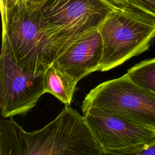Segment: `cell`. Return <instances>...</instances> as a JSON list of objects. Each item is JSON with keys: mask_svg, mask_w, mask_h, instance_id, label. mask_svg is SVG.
I'll use <instances>...</instances> for the list:
<instances>
[{"mask_svg": "<svg viewBox=\"0 0 155 155\" xmlns=\"http://www.w3.org/2000/svg\"><path fill=\"white\" fill-rule=\"evenodd\" d=\"M1 155H102L84 116L69 105L48 124L27 132L12 117L1 120Z\"/></svg>", "mask_w": 155, "mask_h": 155, "instance_id": "1", "label": "cell"}, {"mask_svg": "<svg viewBox=\"0 0 155 155\" xmlns=\"http://www.w3.org/2000/svg\"><path fill=\"white\" fill-rule=\"evenodd\" d=\"M40 7L19 0L2 18V38L7 40L16 63L34 76L44 74L66 47Z\"/></svg>", "mask_w": 155, "mask_h": 155, "instance_id": "2", "label": "cell"}, {"mask_svg": "<svg viewBox=\"0 0 155 155\" xmlns=\"http://www.w3.org/2000/svg\"><path fill=\"white\" fill-rule=\"evenodd\" d=\"M99 30L103 50L98 71H105L149 49L155 38V17L125 4L111 12Z\"/></svg>", "mask_w": 155, "mask_h": 155, "instance_id": "3", "label": "cell"}, {"mask_svg": "<svg viewBox=\"0 0 155 155\" xmlns=\"http://www.w3.org/2000/svg\"><path fill=\"white\" fill-rule=\"evenodd\" d=\"M90 108L155 130V94L134 83L127 74L92 89L82 105V111Z\"/></svg>", "mask_w": 155, "mask_h": 155, "instance_id": "4", "label": "cell"}, {"mask_svg": "<svg viewBox=\"0 0 155 155\" xmlns=\"http://www.w3.org/2000/svg\"><path fill=\"white\" fill-rule=\"evenodd\" d=\"M117 7L109 0H47L40 7L56 36L67 47L98 29Z\"/></svg>", "mask_w": 155, "mask_h": 155, "instance_id": "5", "label": "cell"}, {"mask_svg": "<svg viewBox=\"0 0 155 155\" xmlns=\"http://www.w3.org/2000/svg\"><path fill=\"white\" fill-rule=\"evenodd\" d=\"M43 76H34L16 62L2 38L0 56V108L3 118L27 114L45 93Z\"/></svg>", "mask_w": 155, "mask_h": 155, "instance_id": "6", "label": "cell"}, {"mask_svg": "<svg viewBox=\"0 0 155 155\" xmlns=\"http://www.w3.org/2000/svg\"><path fill=\"white\" fill-rule=\"evenodd\" d=\"M104 154H136L155 139V130L111 116L96 108L82 111Z\"/></svg>", "mask_w": 155, "mask_h": 155, "instance_id": "7", "label": "cell"}, {"mask_svg": "<svg viewBox=\"0 0 155 155\" xmlns=\"http://www.w3.org/2000/svg\"><path fill=\"white\" fill-rule=\"evenodd\" d=\"M102 50V40L98 28L74 40L57 57L53 64L78 83L99 70Z\"/></svg>", "mask_w": 155, "mask_h": 155, "instance_id": "8", "label": "cell"}, {"mask_svg": "<svg viewBox=\"0 0 155 155\" xmlns=\"http://www.w3.org/2000/svg\"><path fill=\"white\" fill-rule=\"evenodd\" d=\"M44 88L65 105H70L78 84L59 68L51 64L44 73Z\"/></svg>", "mask_w": 155, "mask_h": 155, "instance_id": "9", "label": "cell"}, {"mask_svg": "<svg viewBox=\"0 0 155 155\" xmlns=\"http://www.w3.org/2000/svg\"><path fill=\"white\" fill-rule=\"evenodd\" d=\"M126 74L134 83L155 94V58L139 62Z\"/></svg>", "mask_w": 155, "mask_h": 155, "instance_id": "10", "label": "cell"}, {"mask_svg": "<svg viewBox=\"0 0 155 155\" xmlns=\"http://www.w3.org/2000/svg\"><path fill=\"white\" fill-rule=\"evenodd\" d=\"M125 4L134 7L155 17V0H127Z\"/></svg>", "mask_w": 155, "mask_h": 155, "instance_id": "11", "label": "cell"}, {"mask_svg": "<svg viewBox=\"0 0 155 155\" xmlns=\"http://www.w3.org/2000/svg\"><path fill=\"white\" fill-rule=\"evenodd\" d=\"M19 0H1V12L2 18H4L8 12L14 7Z\"/></svg>", "mask_w": 155, "mask_h": 155, "instance_id": "12", "label": "cell"}, {"mask_svg": "<svg viewBox=\"0 0 155 155\" xmlns=\"http://www.w3.org/2000/svg\"><path fill=\"white\" fill-rule=\"evenodd\" d=\"M136 154L155 155V139L138 151Z\"/></svg>", "mask_w": 155, "mask_h": 155, "instance_id": "13", "label": "cell"}, {"mask_svg": "<svg viewBox=\"0 0 155 155\" xmlns=\"http://www.w3.org/2000/svg\"><path fill=\"white\" fill-rule=\"evenodd\" d=\"M109 1L117 6H120V5H125L127 0H109Z\"/></svg>", "mask_w": 155, "mask_h": 155, "instance_id": "14", "label": "cell"}, {"mask_svg": "<svg viewBox=\"0 0 155 155\" xmlns=\"http://www.w3.org/2000/svg\"><path fill=\"white\" fill-rule=\"evenodd\" d=\"M23 1H24L25 2H27L32 3V4L41 5L42 4H43L44 2H45L47 0H23Z\"/></svg>", "mask_w": 155, "mask_h": 155, "instance_id": "15", "label": "cell"}]
</instances>
